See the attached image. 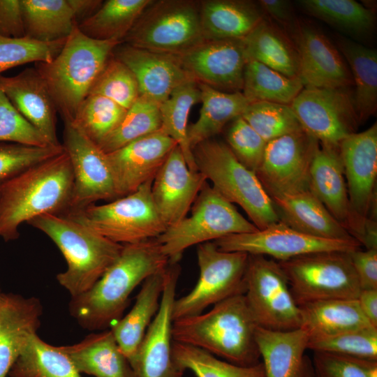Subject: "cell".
I'll return each instance as SVG.
<instances>
[{
  "instance_id": "816d5d0a",
  "label": "cell",
  "mask_w": 377,
  "mask_h": 377,
  "mask_svg": "<svg viewBox=\"0 0 377 377\" xmlns=\"http://www.w3.org/2000/svg\"><path fill=\"white\" fill-rule=\"evenodd\" d=\"M0 142L37 147L52 145L43 134L18 112L1 88Z\"/></svg>"
},
{
  "instance_id": "ab89813d",
  "label": "cell",
  "mask_w": 377,
  "mask_h": 377,
  "mask_svg": "<svg viewBox=\"0 0 377 377\" xmlns=\"http://www.w3.org/2000/svg\"><path fill=\"white\" fill-rule=\"evenodd\" d=\"M298 77H290L256 61L246 62L242 93L251 103L267 101L290 105L304 88Z\"/></svg>"
},
{
  "instance_id": "11a10c76",
  "label": "cell",
  "mask_w": 377,
  "mask_h": 377,
  "mask_svg": "<svg viewBox=\"0 0 377 377\" xmlns=\"http://www.w3.org/2000/svg\"><path fill=\"white\" fill-rule=\"evenodd\" d=\"M0 36H25L21 0H0Z\"/></svg>"
},
{
  "instance_id": "9a60e30c",
  "label": "cell",
  "mask_w": 377,
  "mask_h": 377,
  "mask_svg": "<svg viewBox=\"0 0 377 377\" xmlns=\"http://www.w3.org/2000/svg\"><path fill=\"white\" fill-rule=\"evenodd\" d=\"M319 146L304 130L267 142L256 174L271 198L309 190L310 167Z\"/></svg>"
},
{
  "instance_id": "3957f363",
  "label": "cell",
  "mask_w": 377,
  "mask_h": 377,
  "mask_svg": "<svg viewBox=\"0 0 377 377\" xmlns=\"http://www.w3.org/2000/svg\"><path fill=\"white\" fill-rule=\"evenodd\" d=\"M258 327L244 294H237L215 304L207 313L173 320L172 336L175 341L250 367L260 362Z\"/></svg>"
},
{
  "instance_id": "94428289",
  "label": "cell",
  "mask_w": 377,
  "mask_h": 377,
  "mask_svg": "<svg viewBox=\"0 0 377 377\" xmlns=\"http://www.w3.org/2000/svg\"><path fill=\"white\" fill-rule=\"evenodd\" d=\"M0 184H1V182H0Z\"/></svg>"
},
{
  "instance_id": "680465c9",
  "label": "cell",
  "mask_w": 377,
  "mask_h": 377,
  "mask_svg": "<svg viewBox=\"0 0 377 377\" xmlns=\"http://www.w3.org/2000/svg\"><path fill=\"white\" fill-rule=\"evenodd\" d=\"M73 13L74 19L83 21L89 17L101 6L100 0H67Z\"/></svg>"
},
{
  "instance_id": "2e32d148",
  "label": "cell",
  "mask_w": 377,
  "mask_h": 377,
  "mask_svg": "<svg viewBox=\"0 0 377 377\" xmlns=\"http://www.w3.org/2000/svg\"><path fill=\"white\" fill-rule=\"evenodd\" d=\"M64 124L62 147L70 158L73 174L68 212L98 200L116 199L114 182L106 153L72 122L65 121Z\"/></svg>"
},
{
  "instance_id": "7c38bea8",
  "label": "cell",
  "mask_w": 377,
  "mask_h": 377,
  "mask_svg": "<svg viewBox=\"0 0 377 377\" xmlns=\"http://www.w3.org/2000/svg\"><path fill=\"white\" fill-rule=\"evenodd\" d=\"M245 286L246 301L258 327L274 331L301 328L300 306L278 262L249 255Z\"/></svg>"
},
{
  "instance_id": "ba28073f",
  "label": "cell",
  "mask_w": 377,
  "mask_h": 377,
  "mask_svg": "<svg viewBox=\"0 0 377 377\" xmlns=\"http://www.w3.org/2000/svg\"><path fill=\"white\" fill-rule=\"evenodd\" d=\"M258 230L206 182L193 202L190 216L168 226L156 239L170 261H179L183 252L193 245Z\"/></svg>"
},
{
  "instance_id": "52a82bcc",
  "label": "cell",
  "mask_w": 377,
  "mask_h": 377,
  "mask_svg": "<svg viewBox=\"0 0 377 377\" xmlns=\"http://www.w3.org/2000/svg\"><path fill=\"white\" fill-rule=\"evenodd\" d=\"M152 181L104 205L91 204L66 213L105 238L121 245L156 239L168 228L151 196Z\"/></svg>"
},
{
  "instance_id": "f35d334b",
  "label": "cell",
  "mask_w": 377,
  "mask_h": 377,
  "mask_svg": "<svg viewBox=\"0 0 377 377\" xmlns=\"http://www.w3.org/2000/svg\"><path fill=\"white\" fill-rule=\"evenodd\" d=\"M8 375L10 377H81L60 346L46 343L38 334L29 339Z\"/></svg>"
},
{
  "instance_id": "f6af8a7d",
  "label": "cell",
  "mask_w": 377,
  "mask_h": 377,
  "mask_svg": "<svg viewBox=\"0 0 377 377\" xmlns=\"http://www.w3.org/2000/svg\"><path fill=\"white\" fill-rule=\"evenodd\" d=\"M241 116L267 142L303 130L290 105L254 102Z\"/></svg>"
},
{
  "instance_id": "c3c4849f",
  "label": "cell",
  "mask_w": 377,
  "mask_h": 377,
  "mask_svg": "<svg viewBox=\"0 0 377 377\" xmlns=\"http://www.w3.org/2000/svg\"><path fill=\"white\" fill-rule=\"evenodd\" d=\"M66 40L45 43L27 36H0V75L11 68L27 63L52 61L62 49Z\"/></svg>"
},
{
  "instance_id": "ffe728a7",
  "label": "cell",
  "mask_w": 377,
  "mask_h": 377,
  "mask_svg": "<svg viewBox=\"0 0 377 377\" xmlns=\"http://www.w3.org/2000/svg\"><path fill=\"white\" fill-rule=\"evenodd\" d=\"M177 145L161 128L110 153L117 198L130 194L154 180L171 151Z\"/></svg>"
},
{
  "instance_id": "1f68e13d",
  "label": "cell",
  "mask_w": 377,
  "mask_h": 377,
  "mask_svg": "<svg viewBox=\"0 0 377 377\" xmlns=\"http://www.w3.org/2000/svg\"><path fill=\"white\" fill-rule=\"evenodd\" d=\"M300 306L302 319L301 328L309 337L374 327L362 312L357 299L327 300Z\"/></svg>"
},
{
  "instance_id": "30bf717a",
  "label": "cell",
  "mask_w": 377,
  "mask_h": 377,
  "mask_svg": "<svg viewBox=\"0 0 377 377\" xmlns=\"http://www.w3.org/2000/svg\"><path fill=\"white\" fill-rule=\"evenodd\" d=\"M278 263L299 305L357 299L361 291L349 252H318Z\"/></svg>"
},
{
  "instance_id": "f546056e",
  "label": "cell",
  "mask_w": 377,
  "mask_h": 377,
  "mask_svg": "<svg viewBox=\"0 0 377 377\" xmlns=\"http://www.w3.org/2000/svg\"><path fill=\"white\" fill-rule=\"evenodd\" d=\"M199 10L207 40H243L264 18L258 4L250 1H202Z\"/></svg>"
},
{
  "instance_id": "e0dca14e",
  "label": "cell",
  "mask_w": 377,
  "mask_h": 377,
  "mask_svg": "<svg viewBox=\"0 0 377 377\" xmlns=\"http://www.w3.org/2000/svg\"><path fill=\"white\" fill-rule=\"evenodd\" d=\"M179 261H170L158 311L131 360L135 377H183L184 371L175 364L172 348V306L181 271Z\"/></svg>"
},
{
  "instance_id": "b9f144b4",
  "label": "cell",
  "mask_w": 377,
  "mask_h": 377,
  "mask_svg": "<svg viewBox=\"0 0 377 377\" xmlns=\"http://www.w3.org/2000/svg\"><path fill=\"white\" fill-rule=\"evenodd\" d=\"M172 354L177 367L197 377H265L262 362L244 367L223 361L200 348L173 341Z\"/></svg>"
},
{
  "instance_id": "484cf974",
  "label": "cell",
  "mask_w": 377,
  "mask_h": 377,
  "mask_svg": "<svg viewBox=\"0 0 377 377\" xmlns=\"http://www.w3.org/2000/svg\"><path fill=\"white\" fill-rule=\"evenodd\" d=\"M43 306L35 297H0V377H6L29 339L40 325Z\"/></svg>"
},
{
  "instance_id": "60d3db41",
  "label": "cell",
  "mask_w": 377,
  "mask_h": 377,
  "mask_svg": "<svg viewBox=\"0 0 377 377\" xmlns=\"http://www.w3.org/2000/svg\"><path fill=\"white\" fill-rule=\"evenodd\" d=\"M199 101L200 91L198 82L191 81L177 88L160 105L161 128L177 142L193 171H198V168L188 140V119L191 108Z\"/></svg>"
},
{
  "instance_id": "8992f818",
  "label": "cell",
  "mask_w": 377,
  "mask_h": 377,
  "mask_svg": "<svg viewBox=\"0 0 377 377\" xmlns=\"http://www.w3.org/2000/svg\"><path fill=\"white\" fill-rule=\"evenodd\" d=\"M193 154L198 170L226 200L239 205L258 230L280 221L256 172L242 164L227 144L209 139L196 145Z\"/></svg>"
},
{
  "instance_id": "681fc988",
  "label": "cell",
  "mask_w": 377,
  "mask_h": 377,
  "mask_svg": "<svg viewBox=\"0 0 377 377\" xmlns=\"http://www.w3.org/2000/svg\"><path fill=\"white\" fill-rule=\"evenodd\" d=\"M64 151L62 145L37 147L0 142V182Z\"/></svg>"
},
{
  "instance_id": "f907efd6",
  "label": "cell",
  "mask_w": 377,
  "mask_h": 377,
  "mask_svg": "<svg viewBox=\"0 0 377 377\" xmlns=\"http://www.w3.org/2000/svg\"><path fill=\"white\" fill-rule=\"evenodd\" d=\"M228 146L246 168L256 172L265 153L267 142L239 116L232 122L227 133Z\"/></svg>"
},
{
  "instance_id": "5bb4252c",
  "label": "cell",
  "mask_w": 377,
  "mask_h": 377,
  "mask_svg": "<svg viewBox=\"0 0 377 377\" xmlns=\"http://www.w3.org/2000/svg\"><path fill=\"white\" fill-rule=\"evenodd\" d=\"M213 242L223 251L269 256L278 261L318 252H350L362 246L355 239H330L311 236L281 220L262 230L228 235Z\"/></svg>"
},
{
  "instance_id": "d6986e66",
  "label": "cell",
  "mask_w": 377,
  "mask_h": 377,
  "mask_svg": "<svg viewBox=\"0 0 377 377\" xmlns=\"http://www.w3.org/2000/svg\"><path fill=\"white\" fill-rule=\"evenodd\" d=\"M195 81L225 92L240 91L247 58L243 40H207L175 56Z\"/></svg>"
},
{
  "instance_id": "f1b7e54d",
  "label": "cell",
  "mask_w": 377,
  "mask_h": 377,
  "mask_svg": "<svg viewBox=\"0 0 377 377\" xmlns=\"http://www.w3.org/2000/svg\"><path fill=\"white\" fill-rule=\"evenodd\" d=\"M59 346L80 374L95 377H135L110 330L89 334L73 345Z\"/></svg>"
},
{
  "instance_id": "ac0fdd59",
  "label": "cell",
  "mask_w": 377,
  "mask_h": 377,
  "mask_svg": "<svg viewBox=\"0 0 377 377\" xmlns=\"http://www.w3.org/2000/svg\"><path fill=\"white\" fill-rule=\"evenodd\" d=\"M309 190L355 239L365 244L374 223L352 210L339 147L320 145L310 167Z\"/></svg>"
},
{
  "instance_id": "7bdbcfd3",
  "label": "cell",
  "mask_w": 377,
  "mask_h": 377,
  "mask_svg": "<svg viewBox=\"0 0 377 377\" xmlns=\"http://www.w3.org/2000/svg\"><path fill=\"white\" fill-rule=\"evenodd\" d=\"M161 126L160 105L140 95L119 125L98 146L103 152L110 153L160 130Z\"/></svg>"
},
{
  "instance_id": "603a6c76",
  "label": "cell",
  "mask_w": 377,
  "mask_h": 377,
  "mask_svg": "<svg viewBox=\"0 0 377 377\" xmlns=\"http://www.w3.org/2000/svg\"><path fill=\"white\" fill-rule=\"evenodd\" d=\"M294 31L299 55L298 78L304 87L348 88L353 85L346 60L322 32L307 26Z\"/></svg>"
},
{
  "instance_id": "db71d44e",
  "label": "cell",
  "mask_w": 377,
  "mask_h": 377,
  "mask_svg": "<svg viewBox=\"0 0 377 377\" xmlns=\"http://www.w3.org/2000/svg\"><path fill=\"white\" fill-rule=\"evenodd\" d=\"M361 290L377 289V249L349 252Z\"/></svg>"
},
{
  "instance_id": "9f6ffc18",
  "label": "cell",
  "mask_w": 377,
  "mask_h": 377,
  "mask_svg": "<svg viewBox=\"0 0 377 377\" xmlns=\"http://www.w3.org/2000/svg\"><path fill=\"white\" fill-rule=\"evenodd\" d=\"M263 13L284 27L295 26L291 4L286 0H260L257 3Z\"/></svg>"
},
{
  "instance_id": "bcb514c9",
  "label": "cell",
  "mask_w": 377,
  "mask_h": 377,
  "mask_svg": "<svg viewBox=\"0 0 377 377\" xmlns=\"http://www.w3.org/2000/svg\"><path fill=\"white\" fill-rule=\"evenodd\" d=\"M308 349L377 361V328L309 337Z\"/></svg>"
},
{
  "instance_id": "74e56055",
  "label": "cell",
  "mask_w": 377,
  "mask_h": 377,
  "mask_svg": "<svg viewBox=\"0 0 377 377\" xmlns=\"http://www.w3.org/2000/svg\"><path fill=\"white\" fill-rule=\"evenodd\" d=\"M307 14L355 38L369 36L374 30L372 10L354 0H300Z\"/></svg>"
},
{
  "instance_id": "7402d4cb",
  "label": "cell",
  "mask_w": 377,
  "mask_h": 377,
  "mask_svg": "<svg viewBox=\"0 0 377 377\" xmlns=\"http://www.w3.org/2000/svg\"><path fill=\"white\" fill-rule=\"evenodd\" d=\"M206 182L202 172L189 169L177 145L154 177L151 190L156 208L168 227L186 216Z\"/></svg>"
},
{
  "instance_id": "83f0119b",
  "label": "cell",
  "mask_w": 377,
  "mask_h": 377,
  "mask_svg": "<svg viewBox=\"0 0 377 377\" xmlns=\"http://www.w3.org/2000/svg\"><path fill=\"white\" fill-rule=\"evenodd\" d=\"M271 199L280 220L301 232L330 239H355L309 190Z\"/></svg>"
},
{
  "instance_id": "f5cc1de1",
  "label": "cell",
  "mask_w": 377,
  "mask_h": 377,
  "mask_svg": "<svg viewBox=\"0 0 377 377\" xmlns=\"http://www.w3.org/2000/svg\"><path fill=\"white\" fill-rule=\"evenodd\" d=\"M315 377H377V361L313 351Z\"/></svg>"
},
{
  "instance_id": "836d02e7",
  "label": "cell",
  "mask_w": 377,
  "mask_h": 377,
  "mask_svg": "<svg viewBox=\"0 0 377 377\" xmlns=\"http://www.w3.org/2000/svg\"><path fill=\"white\" fill-rule=\"evenodd\" d=\"M247 61H256L290 77H298L299 55L280 29L263 18L243 39Z\"/></svg>"
},
{
  "instance_id": "4316f807",
  "label": "cell",
  "mask_w": 377,
  "mask_h": 377,
  "mask_svg": "<svg viewBox=\"0 0 377 377\" xmlns=\"http://www.w3.org/2000/svg\"><path fill=\"white\" fill-rule=\"evenodd\" d=\"M256 339L265 377H315L306 355L309 335L302 328L274 331L258 327Z\"/></svg>"
},
{
  "instance_id": "91938a15",
  "label": "cell",
  "mask_w": 377,
  "mask_h": 377,
  "mask_svg": "<svg viewBox=\"0 0 377 377\" xmlns=\"http://www.w3.org/2000/svg\"><path fill=\"white\" fill-rule=\"evenodd\" d=\"M2 294H3V293L0 290V297L1 296Z\"/></svg>"
},
{
  "instance_id": "d4e9b609",
  "label": "cell",
  "mask_w": 377,
  "mask_h": 377,
  "mask_svg": "<svg viewBox=\"0 0 377 377\" xmlns=\"http://www.w3.org/2000/svg\"><path fill=\"white\" fill-rule=\"evenodd\" d=\"M0 88L18 112L52 145H61L57 130L56 105L37 70L26 68L16 75H0Z\"/></svg>"
},
{
  "instance_id": "cb8c5ba5",
  "label": "cell",
  "mask_w": 377,
  "mask_h": 377,
  "mask_svg": "<svg viewBox=\"0 0 377 377\" xmlns=\"http://www.w3.org/2000/svg\"><path fill=\"white\" fill-rule=\"evenodd\" d=\"M113 53H115L113 56L126 64L135 75L140 95L159 105L177 88L195 81L175 55L151 52L128 44L117 45Z\"/></svg>"
},
{
  "instance_id": "d590c367",
  "label": "cell",
  "mask_w": 377,
  "mask_h": 377,
  "mask_svg": "<svg viewBox=\"0 0 377 377\" xmlns=\"http://www.w3.org/2000/svg\"><path fill=\"white\" fill-rule=\"evenodd\" d=\"M25 36L40 42L66 39L76 24L67 0H21Z\"/></svg>"
},
{
  "instance_id": "8fae6325",
  "label": "cell",
  "mask_w": 377,
  "mask_h": 377,
  "mask_svg": "<svg viewBox=\"0 0 377 377\" xmlns=\"http://www.w3.org/2000/svg\"><path fill=\"white\" fill-rule=\"evenodd\" d=\"M197 258L198 280L188 294L175 300L173 320L202 313L210 305L245 293L249 254L223 251L208 242L198 245Z\"/></svg>"
},
{
  "instance_id": "7a4b0ae2",
  "label": "cell",
  "mask_w": 377,
  "mask_h": 377,
  "mask_svg": "<svg viewBox=\"0 0 377 377\" xmlns=\"http://www.w3.org/2000/svg\"><path fill=\"white\" fill-rule=\"evenodd\" d=\"M73 174L64 151L29 167L0 184V237L18 238L24 222L45 214H66L70 209Z\"/></svg>"
},
{
  "instance_id": "5b68a950",
  "label": "cell",
  "mask_w": 377,
  "mask_h": 377,
  "mask_svg": "<svg viewBox=\"0 0 377 377\" xmlns=\"http://www.w3.org/2000/svg\"><path fill=\"white\" fill-rule=\"evenodd\" d=\"M28 223L49 237L61 252L67 268L56 279L71 297L91 288L123 248L65 214H45Z\"/></svg>"
},
{
  "instance_id": "44dd1931",
  "label": "cell",
  "mask_w": 377,
  "mask_h": 377,
  "mask_svg": "<svg viewBox=\"0 0 377 377\" xmlns=\"http://www.w3.org/2000/svg\"><path fill=\"white\" fill-rule=\"evenodd\" d=\"M339 149L352 210L369 220L377 176L376 123L362 132L348 135Z\"/></svg>"
},
{
  "instance_id": "ee69618b",
  "label": "cell",
  "mask_w": 377,
  "mask_h": 377,
  "mask_svg": "<svg viewBox=\"0 0 377 377\" xmlns=\"http://www.w3.org/2000/svg\"><path fill=\"white\" fill-rule=\"evenodd\" d=\"M126 112V109L105 96L89 94L71 122L98 145L116 129Z\"/></svg>"
},
{
  "instance_id": "7dc6e473",
  "label": "cell",
  "mask_w": 377,
  "mask_h": 377,
  "mask_svg": "<svg viewBox=\"0 0 377 377\" xmlns=\"http://www.w3.org/2000/svg\"><path fill=\"white\" fill-rule=\"evenodd\" d=\"M89 94L105 96L128 110L140 96V89L131 70L112 54Z\"/></svg>"
},
{
  "instance_id": "4fadbf2b",
  "label": "cell",
  "mask_w": 377,
  "mask_h": 377,
  "mask_svg": "<svg viewBox=\"0 0 377 377\" xmlns=\"http://www.w3.org/2000/svg\"><path fill=\"white\" fill-rule=\"evenodd\" d=\"M290 106L303 130L320 145L339 147L359 124L348 88L304 87Z\"/></svg>"
},
{
  "instance_id": "8d00e7d4",
  "label": "cell",
  "mask_w": 377,
  "mask_h": 377,
  "mask_svg": "<svg viewBox=\"0 0 377 377\" xmlns=\"http://www.w3.org/2000/svg\"><path fill=\"white\" fill-rule=\"evenodd\" d=\"M152 0H108L89 17L76 24L87 36L123 42Z\"/></svg>"
},
{
  "instance_id": "277c9868",
  "label": "cell",
  "mask_w": 377,
  "mask_h": 377,
  "mask_svg": "<svg viewBox=\"0 0 377 377\" xmlns=\"http://www.w3.org/2000/svg\"><path fill=\"white\" fill-rule=\"evenodd\" d=\"M121 43L91 38L75 24L52 61L36 63L35 68L64 121L73 120L114 50Z\"/></svg>"
},
{
  "instance_id": "6f0895ef",
  "label": "cell",
  "mask_w": 377,
  "mask_h": 377,
  "mask_svg": "<svg viewBox=\"0 0 377 377\" xmlns=\"http://www.w3.org/2000/svg\"><path fill=\"white\" fill-rule=\"evenodd\" d=\"M357 300L366 318L377 328V289L361 290Z\"/></svg>"
},
{
  "instance_id": "9c48e42d",
  "label": "cell",
  "mask_w": 377,
  "mask_h": 377,
  "mask_svg": "<svg viewBox=\"0 0 377 377\" xmlns=\"http://www.w3.org/2000/svg\"><path fill=\"white\" fill-rule=\"evenodd\" d=\"M205 40L199 3L190 0L153 1L123 42L151 52L178 55Z\"/></svg>"
},
{
  "instance_id": "e575fe53",
  "label": "cell",
  "mask_w": 377,
  "mask_h": 377,
  "mask_svg": "<svg viewBox=\"0 0 377 377\" xmlns=\"http://www.w3.org/2000/svg\"><path fill=\"white\" fill-rule=\"evenodd\" d=\"M338 45L349 66L355 85V109L359 124L363 123L377 109V52L348 38H340Z\"/></svg>"
},
{
  "instance_id": "d6a6232c",
  "label": "cell",
  "mask_w": 377,
  "mask_h": 377,
  "mask_svg": "<svg viewBox=\"0 0 377 377\" xmlns=\"http://www.w3.org/2000/svg\"><path fill=\"white\" fill-rule=\"evenodd\" d=\"M202 107L198 120L188 126L187 135L193 149L219 133L224 126L242 115L250 103L242 91L225 92L198 82Z\"/></svg>"
},
{
  "instance_id": "6da1fadb",
  "label": "cell",
  "mask_w": 377,
  "mask_h": 377,
  "mask_svg": "<svg viewBox=\"0 0 377 377\" xmlns=\"http://www.w3.org/2000/svg\"><path fill=\"white\" fill-rule=\"evenodd\" d=\"M169 263L156 238L123 245L119 257L94 285L71 297L70 315L84 330H108L121 318L133 290Z\"/></svg>"
},
{
  "instance_id": "4dcf8cb0",
  "label": "cell",
  "mask_w": 377,
  "mask_h": 377,
  "mask_svg": "<svg viewBox=\"0 0 377 377\" xmlns=\"http://www.w3.org/2000/svg\"><path fill=\"white\" fill-rule=\"evenodd\" d=\"M166 267L142 282L131 311L110 327L119 349L129 362L158 311Z\"/></svg>"
}]
</instances>
